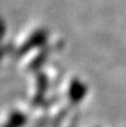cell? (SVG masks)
Wrapping results in <instances>:
<instances>
[{
    "instance_id": "6da1fadb",
    "label": "cell",
    "mask_w": 126,
    "mask_h": 127,
    "mask_svg": "<svg viewBox=\"0 0 126 127\" xmlns=\"http://www.w3.org/2000/svg\"><path fill=\"white\" fill-rule=\"evenodd\" d=\"M85 95V86L79 82H73L71 88H69V96L74 102H78L79 100H82Z\"/></svg>"
},
{
    "instance_id": "7a4b0ae2",
    "label": "cell",
    "mask_w": 126,
    "mask_h": 127,
    "mask_svg": "<svg viewBox=\"0 0 126 127\" xmlns=\"http://www.w3.org/2000/svg\"><path fill=\"white\" fill-rule=\"evenodd\" d=\"M26 124V116L22 112H14L2 127H22Z\"/></svg>"
}]
</instances>
